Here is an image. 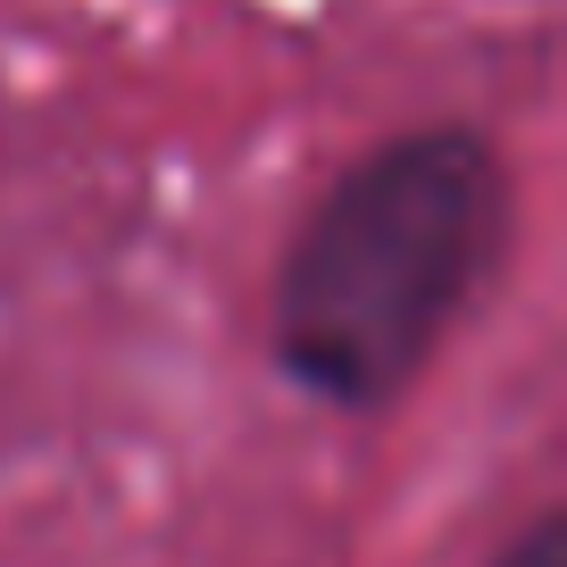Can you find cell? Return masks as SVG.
<instances>
[{"label":"cell","mask_w":567,"mask_h":567,"mask_svg":"<svg viewBox=\"0 0 567 567\" xmlns=\"http://www.w3.org/2000/svg\"><path fill=\"white\" fill-rule=\"evenodd\" d=\"M501 234V167L434 125L359 159L301 226L276 284V351L309 392L375 409L425 368Z\"/></svg>","instance_id":"1"},{"label":"cell","mask_w":567,"mask_h":567,"mask_svg":"<svg viewBox=\"0 0 567 567\" xmlns=\"http://www.w3.org/2000/svg\"><path fill=\"white\" fill-rule=\"evenodd\" d=\"M493 567H567V526H559V517H534Z\"/></svg>","instance_id":"2"}]
</instances>
